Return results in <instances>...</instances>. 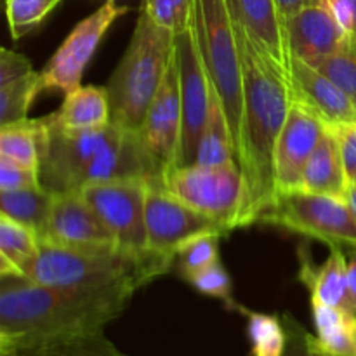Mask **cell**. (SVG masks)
Here are the masks:
<instances>
[{"label": "cell", "mask_w": 356, "mask_h": 356, "mask_svg": "<svg viewBox=\"0 0 356 356\" xmlns=\"http://www.w3.org/2000/svg\"><path fill=\"white\" fill-rule=\"evenodd\" d=\"M243 70V113L238 165L243 177V200L238 228L256 225L261 212L277 195L275 152L292 104L289 73L233 21Z\"/></svg>", "instance_id": "1"}, {"label": "cell", "mask_w": 356, "mask_h": 356, "mask_svg": "<svg viewBox=\"0 0 356 356\" xmlns=\"http://www.w3.org/2000/svg\"><path fill=\"white\" fill-rule=\"evenodd\" d=\"M38 141L40 183L54 195L115 179H143L163 188L139 132L113 122L99 129H68L52 113L45 115L38 118Z\"/></svg>", "instance_id": "2"}, {"label": "cell", "mask_w": 356, "mask_h": 356, "mask_svg": "<svg viewBox=\"0 0 356 356\" xmlns=\"http://www.w3.org/2000/svg\"><path fill=\"white\" fill-rule=\"evenodd\" d=\"M0 348L30 346L104 330L131 302L124 289H58L0 277Z\"/></svg>", "instance_id": "3"}, {"label": "cell", "mask_w": 356, "mask_h": 356, "mask_svg": "<svg viewBox=\"0 0 356 356\" xmlns=\"http://www.w3.org/2000/svg\"><path fill=\"white\" fill-rule=\"evenodd\" d=\"M176 256L148 249L143 252L103 247V249H70L40 242L33 263L23 270L24 278L58 289L108 291L124 289L138 292L165 275Z\"/></svg>", "instance_id": "4"}, {"label": "cell", "mask_w": 356, "mask_h": 356, "mask_svg": "<svg viewBox=\"0 0 356 356\" xmlns=\"http://www.w3.org/2000/svg\"><path fill=\"white\" fill-rule=\"evenodd\" d=\"M174 38L172 31L156 24L141 9L125 54L104 86L110 99V122L127 131H141L146 111L172 59Z\"/></svg>", "instance_id": "5"}, {"label": "cell", "mask_w": 356, "mask_h": 356, "mask_svg": "<svg viewBox=\"0 0 356 356\" xmlns=\"http://www.w3.org/2000/svg\"><path fill=\"white\" fill-rule=\"evenodd\" d=\"M191 24L212 89L225 108L238 163L243 113V70L228 0H195Z\"/></svg>", "instance_id": "6"}, {"label": "cell", "mask_w": 356, "mask_h": 356, "mask_svg": "<svg viewBox=\"0 0 356 356\" xmlns=\"http://www.w3.org/2000/svg\"><path fill=\"white\" fill-rule=\"evenodd\" d=\"M256 225L287 229L329 247L356 249V214L346 200L309 193L280 191L257 218Z\"/></svg>", "instance_id": "7"}, {"label": "cell", "mask_w": 356, "mask_h": 356, "mask_svg": "<svg viewBox=\"0 0 356 356\" xmlns=\"http://www.w3.org/2000/svg\"><path fill=\"white\" fill-rule=\"evenodd\" d=\"M163 188L184 204L211 216L229 232L238 228L243 177L236 162L221 165H179L167 174Z\"/></svg>", "instance_id": "8"}, {"label": "cell", "mask_w": 356, "mask_h": 356, "mask_svg": "<svg viewBox=\"0 0 356 356\" xmlns=\"http://www.w3.org/2000/svg\"><path fill=\"white\" fill-rule=\"evenodd\" d=\"M143 179H115L89 184L82 195L115 235L118 247L134 252L148 250L146 193Z\"/></svg>", "instance_id": "9"}, {"label": "cell", "mask_w": 356, "mask_h": 356, "mask_svg": "<svg viewBox=\"0 0 356 356\" xmlns=\"http://www.w3.org/2000/svg\"><path fill=\"white\" fill-rule=\"evenodd\" d=\"M127 13L129 7L117 6L115 0H106L96 13L75 24L40 72L42 90L58 89L68 94L80 87L83 70L92 59L108 28Z\"/></svg>", "instance_id": "10"}, {"label": "cell", "mask_w": 356, "mask_h": 356, "mask_svg": "<svg viewBox=\"0 0 356 356\" xmlns=\"http://www.w3.org/2000/svg\"><path fill=\"white\" fill-rule=\"evenodd\" d=\"M148 249L176 256L191 240L204 235H228L229 229L211 216L184 204L162 186H148L146 193Z\"/></svg>", "instance_id": "11"}, {"label": "cell", "mask_w": 356, "mask_h": 356, "mask_svg": "<svg viewBox=\"0 0 356 356\" xmlns=\"http://www.w3.org/2000/svg\"><path fill=\"white\" fill-rule=\"evenodd\" d=\"M177 66H179L181 103H183V138H181L179 165L195 163L202 131L211 108L212 83L209 80L193 24L174 38ZM177 165V167H179Z\"/></svg>", "instance_id": "12"}, {"label": "cell", "mask_w": 356, "mask_h": 356, "mask_svg": "<svg viewBox=\"0 0 356 356\" xmlns=\"http://www.w3.org/2000/svg\"><path fill=\"white\" fill-rule=\"evenodd\" d=\"M143 146L155 163L162 179L179 165L181 138H183V103H181L179 66L176 51L169 63L159 92L153 97L145 122L139 131Z\"/></svg>", "instance_id": "13"}, {"label": "cell", "mask_w": 356, "mask_h": 356, "mask_svg": "<svg viewBox=\"0 0 356 356\" xmlns=\"http://www.w3.org/2000/svg\"><path fill=\"white\" fill-rule=\"evenodd\" d=\"M327 131L325 122L292 97L287 120L275 152V186L280 191L301 190L302 172L320 139Z\"/></svg>", "instance_id": "14"}, {"label": "cell", "mask_w": 356, "mask_h": 356, "mask_svg": "<svg viewBox=\"0 0 356 356\" xmlns=\"http://www.w3.org/2000/svg\"><path fill=\"white\" fill-rule=\"evenodd\" d=\"M40 242L70 249L118 247L115 235L90 207L82 191L54 195L47 233Z\"/></svg>", "instance_id": "15"}, {"label": "cell", "mask_w": 356, "mask_h": 356, "mask_svg": "<svg viewBox=\"0 0 356 356\" xmlns=\"http://www.w3.org/2000/svg\"><path fill=\"white\" fill-rule=\"evenodd\" d=\"M289 52L315 66L320 59L339 51L351 33H348L327 0H308L299 13L284 24Z\"/></svg>", "instance_id": "16"}, {"label": "cell", "mask_w": 356, "mask_h": 356, "mask_svg": "<svg viewBox=\"0 0 356 356\" xmlns=\"http://www.w3.org/2000/svg\"><path fill=\"white\" fill-rule=\"evenodd\" d=\"M291 87L292 97L322 118L327 127L356 122L355 101L329 76L294 56H291Z\"/></svg>", "instance_id": "17"}, {"label": "cell", "mask_w": 356, "mask_h": 356, "mask_svg": "<svg viewBox=\"0 0 356 356\" xmlns=\"http://www.w3.org/2000/svg\"><path fill=\"white\" fill-rule=\"evenodd\" d=\"M233 21L242 24L252 40L291 76V52L277 0H228Z\"/></svg>", "instance_id": "18"}, {"label": "cell", "mask_w": 356, "mask_h": 356, "mask_svg": "<svg viewBox=\"0 0 356 356\" xmlns=\"http://www.w3.org/2000/svg\"><path fill=\"white\" fill-rule=\"evenodd\" d=\"M298 278L312 294V302L343 308L348 289V257L343 247H330L329 257L318 266L301 245Z\"/></svg>", "instance_id": "19"}, {"label": "cell", "mask_w": 356, "mask_h": 356, "mask_svg": "<svg viewBox=\"0 0 356 356\" xmlns=\"http://www.w3.org/2000/svg\"><path fill=\"white\" fill-rule=\"evenodd\" d=\"M301 190L346 200L350 181L344 169L339 141H337L336 132L330 127H327L312 159L306 163Z\"/></svg>", "instance_id": "20"}, {"label": "cell", "mask_w": 356, "mask_h": 356, "mask_svg": "<svg viewBox=\"0 0 356 356\" xmlns=\"http://www.w3.org/2000/svg\"><path fill=\"white\" fill-rule=\"evenodd\" d=\"M68 129H99L110 124V99L106 87L80 86L65 94L61 108L52 113Z\"/></svg>", "instance_id": "21"}, {"label": "cell", "mask_w": 356, "mask_h": 356, "mask_svg": "<svg viewBox=\"0 0 356 356\" xmlns=\"http://www.w3.org/2000/svg\"><path fill=\"white\" fill-rule=\"evenodd\" d=\"M316 339L332 356H356V313L312 302Z\"/></svg>", "instance_id": "22"}, {"label": "cell", "mask_w": 356, "mask_h": 356, "mask_svg": "<svg viewBox=\"0 0 356 356\" xmlns=\"http://www.w3.org/2000/svg\"><path fill=\"white\" fill-rule=\"evenodd\" d=\"M52 204L54 193L44 186L33 190L0 191V214L33 229L40 240L47 233Z\"/></svg>", "instance_id": "23"}, {"label": "cell", "mask_w": 356, "mask_h": 356, "mask_svg": "<svg viewBox=\"0 0 356 356\" xmlns=\"http://www.w3.org/2000/svg\"><path fill=\"white\" fill-rule=\"evenodd\" d=\"M0 356H131L118 350L104 330L30 346L0 348Z\"/></svg>", "instance_id": "24"}, {"label": "cell", "mask_w": 356, "mask_h": 356, "mask_svg": "<svg viewBox=\"0 0 356 356\" xmlns=\"http://www.w3.org/2000/svg\"><path fill=\"white\" fill-rule=\"evenodd\" d=\"M236 162L235 146H233L232 131L221 99L212 89L211 108H209L207 122L202 131L200 145L195 163L200 165H221V163Z\"/></svg>", "instance_id": "25"}, {"label": "cell", "mask_w": 356, "mask_h": 356, "mask_svg": "<svg viewBox=\"0 0 356 356\" xmlns=\"http://www.w3.org/2000/svg\"><path fill=\"white\" fill-rule=\"evenodd\" d=\"M0 156L40 170L38 118H26L0 127Z\"/></svg>", "instance_id": "26"}, {"label": "cell", "mask_w": 356, "mask_h": 356, "mask_svg": "<svg viewBox=\"0 0 356 356\" xmlns=\"http://www.w3.org/2000/svg\"><path fill=\"white\" fill-rule=\"evenodd\" d=\"M238 312L247 318V336L252 346V356H284L287 332L282 316L250 312L243 306H240Z\"/></svg>", "instance_id": "27"}, {"label": "cell", "mask_w": 356, "mask_h": 356, "mask_svg": "<svg viewBox=\"0 0 356 356\" xmlns=\"http://www.w3.org/2000/svg\"><path fill=\"white\" fill-rule=\"evenodd\" d=\"M40 250V238L33 229L0 214V256L9 259L23 273ZM24 277V275H23Z\"/></svg>", "instance_id": "28"}, {"label": "cell", "mask_w": 356, "mask_h": 356, "mask_svg": "<svg viewBox=\"0 0 356 356\" xmlns=\"http://www.w3.org/2000/svg\"><path fill=\"white\" fill-rule=\"evenodd\" d=\"M40 92V72H31L0 86V127L26 120L31 103Z\"/></svg>", "instance_id": "29"}, {"label": "cell", "mask_w": 356, "mask_h": 356, "mask_svg": "<svg viewBox=\"0 0 356 356\" xmlns=\"http://www.w3.org/2000/svg\"><path fill=\"white\" fill-rule=\"evenodd\" d=\"M61 0H6V14L14 40L37 30Z\"/></svg>", "instance_id": "30"}, {"label": "cell", "mask_w": 356, "mask_h": 356, "mask_svg": "<svg viewBox=\"0 0 356 356\" xmlns=\"http://www.w3.org/2000/svg\"><path fill=\"white\" fill-rule=\"evenodd\" d=\"M313 68L329 76L356 103V35H350L339 51L320 59Z\"/></svg>", "instance_id": "31"}, {"label": "cell", "mask_w": 356, "mask_h": 356, "mask_svg": "<svg viewBox=\"0 0 356 356\" xmlns=\"http://www.w3.org/2000/svg\"><path fill=\"white\" fill-rule=\"evenodd\" d=\"M141 9L156 24L177 35L191 26L195 0H143Z\"/></svg>", "instance_id": "32"}, {"label": "cell", "mask_w": 356, "mask_h": 356, "mask_svg": "<svg viewBox=\"0 0 356 356\" xmlns=\"http://www.w3.org/2000/svg\"><path fill=\"white\" fill-rule=\"evenodd\" d=\"M184 280L190 282L195 289H197L200 294L211 296V298L221 299L229 309H235L238 312L240 305L233 299V285L232 278H229L228 271L222 266L221 261H216V263L209 264L207 268L200 271H195V273L188 275Z\"/></svg>", "instance_id": "33"}, {"label": "cell", "mask_w": 356, "mask_h": 356, "mask_svg": "<svg viewBox=\"0 0 356 356\" xmlns=\"http://www.w3.org/2000/svg\"><path fill=\"white\" fill-rule=\"evenodd\" d=\"M219 235H204L181 247L176 254L181 277L186 278L188 275L219 261Z\"/></svg>", "instance_id": "34"}, {"label": "cell", "mask_w": 356, "mask_h": 356, "mask_svg": "<svg viewBox=\"0 0 356 356\" xmlns=\"http://www.w3.org/2000/svg\"><path fill=\"white\" fill-rule=\"evenodd\" d=\"M282 320H284L285 332H287L284 356H332L323 350L316 336L309 334L294 316L284 313Z\"/></svg>", "instance_id": "35"}, {"label": "cell", "mask_w": 356, "mask_h": 356, "mask_svg": "<svg viewBox=\"0 0 356 356\" xmlns=\"http://www.w3.org/2000/svg\"><path fill=\"white\" fill-rule=\"evenodd\" d=\"M40 186V172L37 169L0 156V191L33 190Z\"/></svg>", "instance_id": "36"}, {"label": "cell", "mask_w": 356, "mask_h": 356, "mask_svg": "<svg viewBox=\"0 0 356 356\" xmlns=\"http://www.w3.org/2000/svg\"><path fill=\"white\" fill-rule=\"evenodd\" d=\"M332 131L336 132L337 141H339L344 169H346V176L351 186V184H356V122L334 127Z\"/></svg>", "instance_id": "37"}, {"label": "cell", "mask_w": 356, "mask_h": 356, "mask_svg": "<svg viewBox=\"0 0 356 356\" xmlns=\"http://www.w3.org/2000/svg\"><path fill=\"white\" fill-rule=\"evenodd\" d=\"M31 72H35V70L26 56L17 54V52L9 51L6 47L0 51V86L14 82V80L21 79Z\"/></svg>", "instance_id": "38"}, {"label": "cell", "mask_w": 356, "mask_h": 356, "mask_svg": "<svg viewBox=\"0 0 356 356\" xmlns=\"http://www.w3.org/2000/svg\"><path fill=\"white\" fill-rule=\"evenodd\" d=\"M334 16L348 33L356 35V0H327Z\"/></svg>", "instance_id": "39"}, {"label": "cell", "mask_w": 356, "mask_h": 356, "mask_svg": "<svg viewBox=\"0 0 356 356\" xmlns=\"http://www.w3.org/2000/svg\"><path fill=\"white\" fill-rule=\"evenodd\" d=\"M343 308L356 313V249L351 250L348 257V289Z\"/></svg>", "instance_id": "40"}, {"label": "cell", "mask_w": 356, "mask_h": 356, "mask_svg": "<svg viewBox=\"0 0 356 356\" xmlns=\"http://www.w3.org/2000/svg\"><path fill=\"white\" fill-rule=\"evenodd\" d=\"M306 3H308V0H277V7L282 17V24H285V21L291 19L296 13H299Z\"/></svg>", "instance_id": "41"}, {"label": "cell", "mask_w": 356, "mask_h": 356, "mask_svg": "<svg viewBox=\"0 0 356 356\" xmlns=\"http://www.w3.org/2000/svg\"><path fill=\"white\" fill-rule=\"evenodd\" d=\"M346 202H348V204H350V207L353 209V212L356 214V184H351L350 190H348Z\"/></svg>", "instance_id": "42"}]
</instances>
